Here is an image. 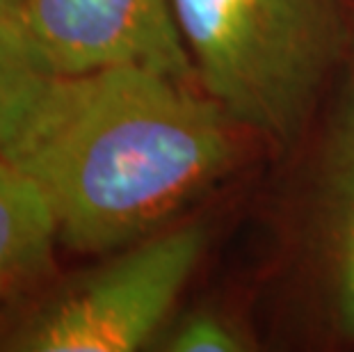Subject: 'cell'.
Returning <instances> with one entry per match:
<instances>
[{"mask_svg": "<svg viewBox=\"0 0 354 352\" xmlns=\"http://www.w3.org/2000/svg\"><path fill=\"white\" fill-rule=\"evenodd\" d=\"M206 231L160 229L64 284L0 334V350L131 352L145 348L197 270Z\"/></svg>", "mask_w": 354, "mask_h": 352, "instance_id": "cell-3", "label": "cell"}, {"mask_svg": "<svg viewBox=\"0 0 354 352\" xmlns=\"http://www.w3.org/2000/svg\"><path fill=\"white\" fill-rule=\"evenodd\" d=\"M21 3H24V0H0V24L10 21L14 14H17Z\"/></svg>", "mask_w": 354, "mask_h": 352, "instance_id": "cell-9", "label": "cell"}, {"mask_svg": "<svg viewBox=\"0 0 354 352\" xmlns=\"http://www.w3.org/2000/svg\"><path fill=\"white\" fill-rule=\"evenodd\" d=\"M194 78L240 129L304 131L348 44L345 0H171Z\"/></svg>", "mask_w": 354, "mask_h": 352, "instance_id": "cell-2", "label": "cell"}, {"mask_svg": "<svg viewBox=\"0 0 354 352\" xmlns=\"http://www.w3.org/2000/svg\"><path fill=\"white\" fill-rule=\"evenodd\" d=\"M57 245V224L39 183L0 158V279L19 288L39 279Z\"/></svg>", "mask_w": 354, "mask_h": 352, "instance_id": "cell-5", "label": "cell"}, {"mask_svg": "<svg viewBox=\"0 0 354 352\" xmlns=\"http://www.w3.org/2000/svg\"><path fill=\"white\" fill-rule=\"evenodd\" d=\"M53 78L0 28V158H10L24 140Z\"/></svg>", "mask_w": 354, "mask_h": 352, "instance_id": "cell-7", "label": "cell"}, {"mask_svg": "<svg viewBox=\"0 0 354 352\" xmlns=\"http://www.w3.org/2000/svg\"><path fill=\"white\" fill-rule=\"evenodd\" d=\"M19 286H14V284H10V281H3L0 279V304L5 302V297L12 293V290H17Z\"/></svg>", "mask_w": 354, "mask_h": 352, "instance_id": "cell-10", "label": "cell"}, {"mask_svg": "<svg viewBox=\"0 0 354 352\" xmlns=\"http://www.w3.org/2000/svg\"><path fill=\"white\" fill-rule=\"evenodd\" d=\"M0 28L50 76L138 66L197 85L171 0H24Z\"/></svg>", "mask_w": 354, "mask_h": 352, "instance_id": "cell-4", "label": "cell"}, {"mask_svg": "<svg viewBox=\"0 0 354 352\" xmlns=\"http://www.w3.org/2000/svg\"><path fill=\"white\" fill-rule=\"evenodd\" d=\"M327 229L338 323L354 336V94L345 103L329 149Z\"/></svg>", "mask_w": 354, "mask_h": 352, "instance_id": "cell-6", "label": "cell"}, {"mask_svg": "<svg viewBox=\"0 0 354 352\" xmlns=\"http://www.w3.org/2000/svg\"><path fill=\"white\" fill-rule=\"evenodd\" d=\"M236 129L194 82L119 66L53 78L7 160L46 194L59 245L108 254L165 229L227 174Z\"/></svg>", "mask_w": 354, "mask_h": 352, "instance_id": "cell-1", "label": "cell"}, {"mask_svg": "<svg viewBox=\"0 0 354 352\" xmlns=\"http://www.w3.org/2000/svg\"><path fill=\"white\" fill-rule=\"evenodd\" d=\"M165 350L171 352H240L245 336L227 318L215 313H192L165 336Z\"/></svg>", "mask_w": 354, "mask_h": 352, "instance_id": "cell-8", "label": "cell"}]
</instances>
